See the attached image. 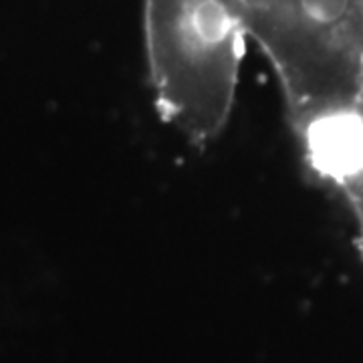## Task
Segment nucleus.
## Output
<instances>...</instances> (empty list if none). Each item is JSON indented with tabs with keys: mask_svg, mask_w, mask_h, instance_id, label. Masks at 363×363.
I'll return each mask as SVG.
<instances>
[{
	"mask_svg": "<svg viewBox=\"0 0 363 363\" xmlns=\"http://www.w3.org/2000/svg\"><path fill=\"white\" fill-rule=\"evenodd\" d=\"M143 35L162 119L196 145L233 116L248 26L240 0H145Z\"/></svg>",
	"mask_w": 363,
	"mask_h": 363,
	"instance_id": "nucleus-1",
	"label": "nucleus"
}]
</instances>
